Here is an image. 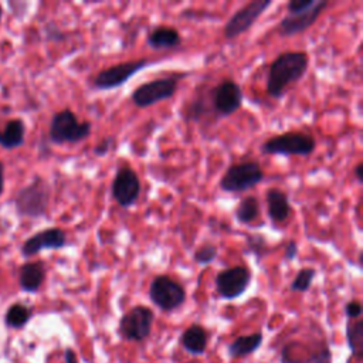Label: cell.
<instances>
[{
  "label": "cell",
  "mask_w": 363,
  "mask_h": 363,
  "mask_svg": "<svg viewBox=\"0 0 363 363\" xmlns=\"http://www.w3.org/2000/svg\"><path fill=\"white\" fill-rule=\"evenodd\" d=\"M184 75L186 74L159 77L152 81L143 82L142 85H139L132 91L130 94L132 104L136 108H149L162 101L170 99L176 94L179 88V82Z\"/></svg>",
  "instance_id": "obj_6"
},
{
  "label": "cell",
  "mask_w": 363,
  "mask_h": 363,
  "mask_svg": "<svg viewBox=\"0 0 363 363\" xmlns=\"http://www.w3.org/2000/svg\"><path fill=\"white\" fill-rule=\"evenodd\" d=\"M1 17H3V7L0 6V20H1Z\"/></svg>",
  "instance_id": "obj_37"
},
{
  "label": "cell",
  "mask_w": 363,
  "mask_h": 363,
  "mask_svg": "<svg viewBox=\"0 0 363 363\" xmlns=\"http://www.w3.org/2000/svg\"><path fill=\"white\" fill-rule=\"evenodd\" d=\"M309 55L303 51H285L277 55L268 67L267 94L281 98L291 84L298 82L308 71Z\"/></svg>",
  "instance_id": "obj_1"
},
{
  "label": "cell",
  "mask_w": 363,
  "mask_h": 363,
  "mask_svg": "<svg viewBox=\"0 0 363 363\" xmlns=\"http://www.w3.org/2000/svg\"><path fill=\"white\" fill-rule=\"evenodd\" d=\"M315 277H316V269L315 268H311V267L301 268L296 272L295 278L292 279V282L289 285L291 291H294V292H306L311 288Z\"/></svg>",
  "instance_id": "obj_26"
},
{
  "label": "cell",
  "mask_w": 363,
  "mask_h": 363,
  "mask_svg": "<svg viewBox=\"0 0 363 363\" xmlns=\"http://www.w3.org/2000/svg\"><path fill=\"white\" fill-rule=\"evenodd\" d=\"M315 4V0H291L286 4V11L292 13V11H299V10H305L309 9Z\"/></svg>",
  "instance_id": "obj_29"
},
{
  "label": "cell",
  "mask_w": 363,
  "mask_h": 363,
  "mask_svg": "<svg viewBox=\"0 0 363 363\" xmlns=\"http://www.w3.org/2000/svg\"><path fill=\"white\" fill-rule=\"evenodd\" d=\"M31 316H33V311L30 306L21 303V302H16V303L10 305V308L7 309V312L4 315V323L9 328L20 329V328L26 326V323L31 319Z\"/></svg>",
  "instance_id": "obj_23"
},
{
  "label": "cell",
  "mask_w": 363,
  "mask_h": 363,
  "mask_svg": "<svg viewBox=\"0 0 363 363\" xmlns=\"http://www.w3.org/2000/svg\"><path fill=\"white\" fill-rule=\"evenodd\" d=\"M346 339L350 350L354 354H360L362 345H363V322L360 319L347 323Z\"/></svg>",
  "instance_id": "obj_25"
},
{
  "label": "cell",
  "mask_w": 363,
  "mask_h": 363,
  "mask_svg": "<svg viewBox=\"0 0 363 363\" xmlns=\"http://www.w3.org/2000/svg\"><path fill=\"white\" fill-rule=\"evenodd\" d=\"M265 199H267L268 217L272 223H277V224L285 223L291 217L292 208L289 204V197L284 190L271 187L267 190Z\"/></svg>",
  "instance_id": "obj_17"
},
{
  "label": "cell",
  "mask_w": 363,
  "mask_h": 363,
  "mask_svg": "<svg viewBox=\"0 0 363 363\" xmlns=\"http://www.w3.org/2000/svg\"><path fill=\"white\" fill-rule=\"evenodd\" d=\"M92 130L89 121L79 122L77 115L69 109H61L55 112L48 126V140L54 145L78 143L85 140Z\"/></svg>",
  "instance_id": "obj_3"
},
{
  "label": "cell",
  "mask_w": 363,
  "mask_h": 363,
  "mask_svg": "<svg viewBox=\"0 0 363 363\" xmlns=\"http://www.w3.org/2000/svg\"><path fill=\"white\" fill-rule=\"evenodd\" d=\"M149 298L159 309L170 312L186 302V289L169 275H156L149 286Z\"/></svg>",
  "instance_id": "obj_8"
},
{
  "label": "cell",
  "mask_w": 363,
  "mask_h": 363,
  "mask_svg": "<svg viewBox=\"0 0 363 363\" xmlns=\"http://www.w3.org/2000/svg\"><path fill=\"white\" fill-rule=\"evenodd\" d=\"M64 357H65V363H78L77 360V356H75V352L72 349H65L64 352Z\"/></svg>",
  "instance_id": "obj_34"
},
{
  "label": "cell",
  "mask_w": 363,
  "mask_h": 363,
  "mask_svg": "<svg viewBox=\"0 0 363 363\" xmlns=\"http://www.w3.org/2000/svg\"><path fill=\"white\" fill-rule=\"evenodd\" d=\"M252 274L244 265H234L230 268L221 269L214 278V286L217 294L224 299H235L241 296L250 282Z\"/></svg>",
  "instance_id": "obj_14"
},
{
  "label": "cell",
  "mask_w": 363,
  "mask_h": 363,
  "mask_svg": "<svg viewBox=\"0 0 363 363\" xmlns=\"http://www.w3.org/2000/svg\"><path fill=\"white\" fill-rule=\"evenodd\" d=\"M51 199V187L48 182L41 176L34 179L21 187L14 196V207L20 217L41 218L47 214Z\"/></svg>",
  "instance_id": "obj_2"
},
{
  "label": "cell",
  "mask_w": 363,
  "mask_h": 363,
  "mask_svg": "<svg viewBox=\"0 0 363 363\" xmlns=\"http://www.w3.org/2000/svg\"><path fill=\"white\" fill-rule=\"evenodd\" d=\"M47 37L51 41H62L65 38V34L62 31H60L54 24H48L47 26Z\"/></svg>",
  "instance_id": "obj_32"
},
{
  "label": "cell",
  "mask_w": 363,
  "mask_h": 363,
  "mask_svg": "<svg viewBox=\"0 0 363 363\" xmlns=\"http://www.w3.org/2000/svg\"><path fill=\"white\" fill-rule=\"evenodd\" d=\"M328 6V0H315V4L309 9L286 13V16H284L278 23V34L281 37H294L305 33L316 23Z\"/></svg>",
  "instance_id": "obj_11"
},
{
  "label": "cell",
  "mask_w": 363,
  "mask_h": 363,
  "mask_svg": "<svg viewBox=\"0 0 363 363\" xmlns=\"http://www.w3.org/2000/svg\"><path fill=\"white\" fill-rule=\"evenodd\" d=\"M3 191H4V164L0 160V196L3 194Z\"/></svg>",
  "instance_id": "obj_36"
},
{
  "label": "cell",
  "mask_w": 363,
  "mask_h": 363,
  "mask_svg": "<svg viewBox=\"0 0 363 363\" xmlns=\"http://www.w3.org/2000/svg\"><path fill=\"white\" fill-rule=\"evenodd\" d=\"M153 320L155 313L150 308L136 305L122 315L118 325V333L125 340L142 342L150 335Z\"/></svg>",
  "instance_id": "obj_9"
},
{
  "label": "cell",
  "mask_w": 363,
  "mask_h": 363,
  "mask_svg": "<svg viewBox=\"0 0 363 363\" xmlns=\"http://www.w3.org/2000/svg\"><path fill=\"white\" fill-rule=\"evenodd\" d=\"M47 269L43 259L27 261L18 268V285L26 292H37L45 281Z\"/></svg>",
  "instance_id": "obj_16"
},
{
  "label": "cell",
  "mask_w": 363,
  "mask_h": 363,
  "mask_svg": "<svg viewBox=\"0 0 363 363\" xmlns=\"http://www.w3.org/2000/svg\"><path fill=\"white\" fill-rule=\"evenodd\" d=\"M316 149V140L312 135L291 130L284 132L267 139L261 146L262 155H281V156H309Z\"/></svg>",
  "instance_id": "obj_4"
},
{
  "label": "cell",
  "mask_w": 363,
  "mask_h": 363,
  "mask_svg": "<svg viewBox=\"0 0 363 363\" xmlns=\"http://www.w3.org/2000/svg\"><path fill=\"white\" fill-rule=\"evenodd\" d=\"M150 62L146 58L123 61L96 72L92 78V86L98 91H109L126 84L136 72L142 71Z\"/></svg>",
  "instance_id": "obj_10"
},
{
  "label": "cell",
  "mask_w": 363,
  "mask_h": 363,
  "mask_svg": "<svg viewBox=\"0 0 363 363\" xmlns=\"http://www.w3.org/2000/svg\"><path fill=\"white\" fill-rule=\"evenodd\" d=\"M67 245V233L60 227H50L30 235L21 244V255L24 258L34 257L44 250H61Z\"/></svg>",
  "instance_id": "obj_15"
},
{
  "label": "cell",
  "mask_w": 363,
  "mask_h": 363,
  "mask_svg": "<svg viewBox=\"0 0 363 363\" xmlns=\"http://www.w3.org/2000/svg\"><path fill=\"white\" fill-rule=\"evenodd\" d=\"M26 139V123L23 119L16 118L6 122L4 128L0 129V146L7 150L20 147Z\"/></svg>",
  "instance_id": "obj_19"
},
{
  "label": "cell",
  "mask_w": 363,
  "mask_h": 363,
  "mask_svg": "<svg viewBox=\"0 0 363 363\" xmlns=\"http://www.w3.org/2000/svg\"><path fill=\"white\" fill-rule=\"evenodd\" d=\"M217 254H218L217 245H214L213 242H204L194 251L193 261L199 265H208L216 259Z\"/></svg>",
  "instance_id": "obj_27"
},
{
  "label": "cell",
  "mask_w": 363,
  "mask_h": 363,
  "mask_svg": "<svg viewBox=\"0 0 363 363\" xmlns=\"http://www.w3.org/2000/svg\"><path fill=\"white\" fill-rule=\"evenodd\" d=\"M245 252L255 255L257 259H262L271 252V247L265 237L261 234H250L245 240Z\"/></svg>",
  "instance_id": "obj_24"
},
{
  "label": "cell",
  "mask_w": 363,
  "mask_h": 363,
  "mask_svg": "<svg viewBox=\"0 0 363 363\" xmlns=\"http://www.w3.org/2000/svg\"><path fill=\"white\" fill-rule=\"evenodd\" d=\"M235 220L241 224H250L259 216V201L255 196H245L235 208Z\"/></svg>",
  "instance_id": "obj_22"
},
{
  "label": "cell",
  "mask_w": 363,
  "mask_h": 363,
  "mask_svg": "<svg viewBox=\"0 0 363 363\" xmlns=\"http://www.w3.org/2000/svg\"><path fill=\"white\" fill-rule=\"evenodd\" d=\"M271 4L272 0H254L238 9L224 24V37L233 40L248 31Z\"/></svg>",
  "instance_id": "obj_12"
},
{
  "label": "cell",
  "mask_w": 363,
  "mask_h": 363,
  "mask_svg": "<svg viewBox=\"0 0 363 363\" xmlns=\"http://www.w3.org/2000/svg\"><path fill=\"white\" fill-rule=\"evenodd\" d=\"M264 180V170L257 160L231 164L220 179V189L225 193H242L254 189Z\"/></svg>",
  "instance_id": "obj_5"
},
{
  "label": "cell",
  "mask_w": 363,
  "mask_h": 363,
  "mask_svg": "<svg viewBox=\"0 0 363 363\" xmlns=\"http://www.w3.org/2000/svg\"><path fill=\"white\" fill-rule=\"evenodd\" d=\"M113 143H115V138L113 136H105L102 140H99L95 146H94V149H92V152H94V155L95 156H99V157H102V156H106L109 152H111V149L113 147Z\"/></svg>",
  "instance_id": "obj_28"
},
{
  "label": "cell",
  "mask_w": 363,
  "mask_h": 363,
  "mask_svg": "<svg viewBox=\"0 0 363 363\" xmlns=\"http://www.w3.org/2000/svg\"><path fill=\"white\" fill-rule=\"evenodd\" d=\"M140 190H142V183L138 173L129 166L119 167L111 184L112 199L121 207L129 208L138 201L140 196Z\"/></svg>",
  "instance_id": "obj_13"
},
{
  "label": "cell",
  "mask_w": 363,
  "mask_h": 363,
  "mask_svg": "<svg viewBox=\"0 0 363 363\" xmlns=\"http://www.w3.org/2000/svg\"><path fill=\"white\" fill-rule=\"evenodd\" d=\"M345 313L349 319H357L362 315V305L359 301H349L345 305Z\"/></svg>",
  "instance_id": "obj_30"
},
{
  "label": "cell",
  "mask_w": 363,
  "mask_h": 363,
  "mask_svg": "<svg viewBox=\"0 0 363 363\" xmlns=\"http://www.w3.org/2000/svg\"><path fill=\"white\" fill-rule=\"evenodd\" d=\"M180 43V33L170 26H157L146 37V44L152 50H170L179 47Z\"/></svg>",
  "instance_id": "obj_18"
},
{
  "label": "cell",
  "mask_w": 363,
  "mask_h": 363,
  "mask_svg": "<svg viewBox=\"0 0 363 363\" xmlns=\"http://www.w3.org/2000/svg\"><path fill=\"white\" fill-rule=\"evenodd\" d=\"M262 343V333H251L235 337L228 346V353L233 357H244L252 352H255Z\"/></svg>",
  "instance_id": "obj_21"
},
{
  "label": "cell",
  "mask_w": 363,
  "mask_h": 363,
  "mask_svg": "<svg viewBox=\"0 0 363 363\" xmlns=\"http://www.w3.org/2000/svg\"><path fill=\"white\" fill-rule=\"evenodd\" d=\"M330 360L332 357L329 349H323L311 357V363H330Z\"/></svg>",
  "instance_id": "obj_33"
},
{
  "label": "cell",
  "mask_w": 363,
  "mask_h": 363,
  "mask_svg": "<svg viewBox=\"0 0 363 363\" xmlns=\"http://www.w3.org/2000/svg\"><path fill=\"white\" fill-rule=\"evenodd\" d=\"M363 169V162H359L357 164H356V167H354V176H356V180L359 182V183H363V176H362V170Z\"/></svg>",
  "instance_id": "obj_35"
},
{
  "label": "cell",
  "mask_w": 363,
  "mask_h": 363,
  "mask_svg": "<svg viewBox=\"0 0 363 363\" xmlns=\"http://www.w3.org/2000/svg\"><path fill=\"white\" fill-rule=\"evenodd\" d=\"M180 342H182V346L191 354H201L206 352V347H207V342H208V335H207V330L194 323L191 326H189L182 337H180Z\"/></svg>",
  "instance_id": "obj_20"
},
{
  "label": "cell",
  "mask_w": 363,
  "mask_h": 363,
  "mask_svg": "<svg viewBox=\"0 0 363 363\" xmlns=\"http://www.w3.org/2000/svg\"><path fill=\"white\" fill-rule=\"evenodd\" d=\"M244 94L241 86L233 79H223L207 94L208 111L216 118L231 116L242 105Z\"/></svg>",
  "instance_id": "obj_7"
},
{
  "label": "cell",
  "mask_w": 363,
  "mask_h": 363,
  "mask_svg": "<svg viewBox=\"0 0 363 363\" xmlns=\"http://www.w3.org/2000/svg\"><path fill=\"white\" fill-rule=\"evenodd\" d=\"M298 255V242L295 240H289L284 247V259L292 261Z\"/></svg>",
  "instance_id": "obj_31"
}]
</instances>
